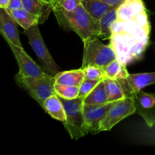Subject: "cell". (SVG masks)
<instances>
[{
    "mask_svg": "<svg viewBox=\"0 0 155 155\" xmlns=\"http://www.w3.org/2000/svg\"><path fill=\"white\" fill-rule=\"evenodd\" d=\"M101 1L104 2L107 4H109L110 5L113 6V7H118V6L122 4L124 0H101Z\"/></svg>",
    "mask_w": 155,
    "mask_h": 155,
    "instance_id": "cell-27",
    "label": "cell"
},
{
    "mask_svg": "<svg viewBox=\"0 0 155 155\" xmlns=\"http://www.w3.org/2000/svg\"><path fill=\"white\" fill-rule=\"evenodd\" d=\"M118 7H113L100 19L99 37L102 39H110L111 36L112 26L117 18Z\"/></svg>",
    "mask_w": 155,
    "mask_h": 155,
    "instance_id": "cell-18",
    "label": "cell"
},
{
    "mask_svg": "<svg viewBox=\"0 0 155 155\" xmlns=\"http://www.w3.org/2000/svg\"><path fill=\"white\" fill-rule=\"evenodd\" d=\"M46 1H48V2H50V1H51V0H46Z\"/></svg>",
    "mask_w": 155,
    "mask_h": 155,
    "instance_id": "cell-29",
    "label": "cell"
},
{
    "mask_svg": "<svg viewBox=\"0 0 155 155\" xmlns=\"http://www.w3.org/2000/svg\"><path fill=\"white\" fill-rule=\"evenodd\" d=\"M10 0H0V8L6 9L8 6Z\"/></svg>",
    "mask_w": 155,
    "mask_h": 155,
    "instance_id": "cell-28",
    "label": "cell"
},
{
    "mask_svg": "<svg viewBox=\"0 0 155 155\" xmlns=\"http://www.w3.org/2000/svg\"><path fill=\"white\" fill-rule=\"evenodd\" d=\"M83 65L82 68L88 65L104 68L114 60L117 59L116 54L111 45H105L98 38L83 42Z\"/></svg>",
    "mask_w": 155,
    "mask_h": 155,
    "instance_id": "cell-5",
    "label": "cell"
},
{
    "mask_svg": "<svg viewBox=\"0 0 155 155\" xmlns=\"http://www.w3.org/2000/svg\"><path fill=\"white\" fill-rule=\"evenodd\" d=\"M85 74V79L87 80H102L104 77L102 68L95 65H88L82 68Z\"/></svg>",
    "mask_w": 155,
    "mask_h": 155,
    "instance_id": "cell-24",
    "label": "cell"
},
{
    "mask_svg": "<svg viewBox=\"0 0 155 155\" xmlns=\"http://www.w3.org/2000/svg\"><path fill=\"white\" fill-rule=\"evenodd\" d=\"M135 113H136V107L134 99L131 96L126 97L110 108L107 116L101 123L100 132L110 130L120 121Z\"/></svg>",
    "mask_w": 155,
    "mask_h": 155,
    "instance_id": "cell-7",
    "label": "cell"
},
{
    "mask_svg": "<svg viewBox=\"0 0 155 155\" xmlns=\"http://www.w3.org/2000/svg\"><path fill=\"white\" fill-rule=\"evenodd\" d=\"M66 113V120L64 122L67 131L71 139H78L87 135L83 117V98L77 97L74 99L61 98Z\"/></svg>",
    "mask_w": 155,
    "mask_h": 155,
    "instance_id": "cell-3",
    "label": "cell"
},
{
    "mask_svg": "<svg viewBox=\"0 0 155 155\" xmlns=\"http://www.w3.org/2000/svg\"><path fill=\"white\" fill-rule=\"evenodd\" d=\"M23 4L21 0H10L8 6L6 8L7 11H15L20 8H22Z\"/></svg>",
    "mask_w": 155,
    "mask_h": 155,
    "instance_id": "cell-26",
    "label": "cell"
},
{
    "mask_svg": "<svg viewBox=\"0 0 155 155\" xmlns=\"http://www.w3.org/2000/svg\"><path fill=\"white\" fill-rule=\"evenodd\" d=\"M7 12L12 15L17 24H19L24 29V30H27L36 24H39V20L38 17L27 12L24 8L18 9V10L7 11Z\"/></svg>",
    "mask_w": 155,
    "mask_h": 155,
    "instance_id": "cell-17",
    "label": "cell"
},
{
    "mask_svg": "<svg viewBox=\"0 0 155 155\" xmlns=\"http://www.w3.org/2000/svg\"><path fill=\"white\" fill-rule=\"evenodd\" d=\"M103 80L105 85L106 93H107L108 102L120 101L127 97L123 89V86H121L120 83L118 80L108 78H103Z\"/></svg>",
    "mask_w": 155,
    "mask_h": 155,
    "instance_id": "cell-19",
    "label": "cell"
},
{
    "mask_svg": "<svg viewBox=\"0 0 155 155\" xmlns=\"http://www.w3.org/2000/svg\"><path fill=\"white\" fill-rule=\"evenodd\" d=\"M55 93L61 98L65 99H74L79 97L80 86H66V85L54 83Z\"/></svg>",
    "mask_w": 155,
    "mask_h": 155,
    "instance_id": "cell-23",
    "label": "cell"
},
{
    "mask_svg": "<svg viewBox=\"0 0 155 155\" xmlns=\"http://www.w3.org/2000/svg\"><path fill=\"white\" fill-rule=\"evenodd\" d=\"M58 24L65 30H73L83 42L100 36V21L92 18L82 3L74 12L54 13Z\"/></svg>",
    "mask_w": 155,
    "mask_h": 155,
    "instance_id": "cell-2",
    "label": "cell"
},
{
    "mask_svg": "<svg viewBox=\"0 0 155 155\" xmlns=\"http://www.w3.org/2000/svg\"><path fill=\"white\" fill-rule=\"evenodd\" d=\"M102 80H87V79H85L80 86L79 97L84 98L86 95H89L93 90L94 88Z\"/></svg>",
    "mask_w": 155,
    "mask_h": 155,
    "instance_id": "cell-25",
    "label": "cell"
},
{
    "mask_svg": "<svg viewBox=\"0 0 155 155\" xmlns=\"http://www.w3.org/2000/svg\"><path fill=\"white\" fill-rule=\"evenodd\" d=\"M134 99L136 112L146 123L148 127L155 126V94L140 90L132 96Z\"/></svg>",
    "mask_w": 155,
    "mask_h": 155,
    "instance_id": "cell-10",
    "label": "cell"
},
{
    "mask_svg": "<svg viewBox=\"0 0 155 155\" xmlns=\"http://www.w3.org/2000/svg\"><path fill=\"white\" fill-rule=\"evenodd\" d=\"M127 67L124 66L119 60L115 59L103 68L104 77V78L120 80L127 78L129 73L127 71Z\"/></svg>",
    "mask_w": 155,
    "mask_h": 155,
    "instance_id": "cell-20",
    "label": "cell"
},
{
    "mask_svg": "<svg viewBox=\"0 0 155 155\" xmlns=\"http://www.w3.org/2000/svg\"><path fill=\"white\" fill-rule=\"evenodd\" d=\"M54 13L74 12L82 3V0H51Z\"/></svg>",
    "mask_w": 155,
    "mask_h": 155,
    "instance_id": "cell-22",
    "label": "cell"
},
{
    "mask_svg": "<svg viewBox=\"0 0 155 155\" xmlns=\"http://www.w3.org/2000/svg\"><path fill=\"white\" fill-rule=\"evenodd\" d=\"M131 96L149 85L155 84V72L130 74L127 77Z\"/></svg>",
    "mask_w": 155,
    "mask_h": 155,
    "instance_id": "cell-13",
    "label": "cell"
},
{
    "mask_svg": "<svg viewBox=\"0 0 155 155\" xmlns=\"http://www.w3.org/2000/svg\"><path fill=\"white\" fill-rule=\"evenodd\" d=\"M23 7L27 12L38 17L39 24H43L49 16L52 6L50 2L46 0H21Z\"/></svg>",
    "mask_w": 155,
    "mask_h": 155,
    "instance_id": "cell-12",
    "label": "cell"
},
{
    "mask_svg": "<svg viewBox=\"0 0 155 155\" xmlns=\"http://www.w3.org/2000/svg\"><path fill=\"white\" fill-rule=\"evenodd\" d=\"M42 108L52 118L64 123L66 120V113L64 104L57 94H54L45 101Z\"/></svg>",
    "mask_w": 155,
    "mask_h": 155,
    "instance_id": "cell-14",
    "label": "cell"
},
{
    "mask_svg": "<svg viewBox=\"0 0 155 155\" xmlns=\"http://www.w3.org/2000/svg\"><path fill=\"white\" fill-rule=\"evenodd\" d=\"M56 83L66 86H80L85 80V74L83 68L59 72L54 76Z\"/></svg>",
    "mask_w": 155,
    "mask_h": 155,
    "instance_id": "cell-15",
    "label": "cell"
},
{
    "mask_svg": "<svg viewBox=\"0 0 155 155\" xmlns=\"http://www.w3.org/2000/svg\"><path fill=\"white\" fill-rule=\"evenodd\" d=\"M149 19L142 0H124L118 7L110 44L124 66L141 60L149 44Z\"/></svg>",
    "mask_w": 155,
    "mask_h": 155,
    "instance_id": "cell-1",
    "label": "cell"
},
{
    "mask_svg": "<svg viewBox=\"0 0 155 155\" xmlns=\"http://www.w3.org/2000/svg\"><path fill=\"white\" fill-rule=\"evenodd\" d=\"M5 39L6 42L11 50L13 52L16 59L18 64L19 66V73L18 75L21 77H48V74L44 72L36 62L27 54L23 47H18L12 43L8 39Z\"/></svg>",
    "mask_w": 155,
    "mask_h": 155,
    "instance_id": "cell-9",
    "label": "cell"
},
{
    "mask_svg": "<svg viewBox=\"0 0 155 155\" xmlns=\"http://www.w3.org/2000/svg\"><path fill=\"white\" fill-rule=\"evenodd\" d=\"M108 102L104 80L94 88L93 90L83 98L84 104H102Z\"/></svg>",
    "mask_w": 155,
    "mask_h": 155,
    "instance_id": "cell-21",
    "label": "cell"
},
{
    "mask_svg": "<svg viewBox=\"0 0 155 155\" xmlns=\"http://www.w3.org/2000/svg\"><path fill=\"white\" fill-rule=\"evenodd\" d=\"M24 33L28 37L29 43L38 58L43 64L44 68L51 75H56L58 72V67L54 62L48 51L39 29V24L33 26L27 30H24Z\"/></svg>",
    "mask_w": 155,
    "mask_h": 155,
    "instance_id": "cell-6",
    "label": "cell"
},
{
    "mask_svg": "<svg viewBox=\"0 0 155 155\" xmlns=\"http://www.w3.org/2000/svg\"><path fill=\"white\" fill-rule=\"evenodd\" d=\"M82 5L92 18L98 21L113 8L101 0H82Z\"/></svg>",
    "mask_w": 155,
    "mask_h": 155,
    "instance_id": "cell-16",
    "label": "cell"
},
{
    "mask_svg": "<svg viewBox=\"0 0 155 155\" xmlns=\"http://www.w3.org/2000/svg\"><path fill=\"white\" fill-rule=\"evenodd\" d=\"M119 101L107 102L102 104H83V117L85 126L88 133L97 134L100 132V125L109 110Z\"/></svg>",
    "mask_w": 155,
    "mask_h": 155,
    "instance_id": "cell-8",
    "label": "cell"
},
{
    "mask_svg": "<svg viewBox=\"0 0 155 155\" xmlns=\"http://www.w3.org/2000/svg\"><path fill=\"white\" fill-rule=\"evenodd\" d=\"M17 22L12 17V15L6 11V9L1 8L0 11V33L5 39L22 48V44L19 37Z\"/></svg>",
    "mask_w": 155,
    "mask_h": 155,
    "instance_id": "cell-11",
    "label": "cell"
},
{
    "mask_svg": "<svg viewBox=\"0 0 155 155\" xmlns=\"http://www.w3.org/2000/svg\"><path fill=\"white\" fill-rule=\"evenodd\" d=\"M17 83L27 89L33 99L36 100L41 107H43L45 100L55 93L54 77L48 76L45 77H21L15 76Z\"/></svg>",
    "mask_w": 155,
    "mask_h": 155,
    "instance_id": "cell-4",
    "label": "cell"
}]
</instances>
